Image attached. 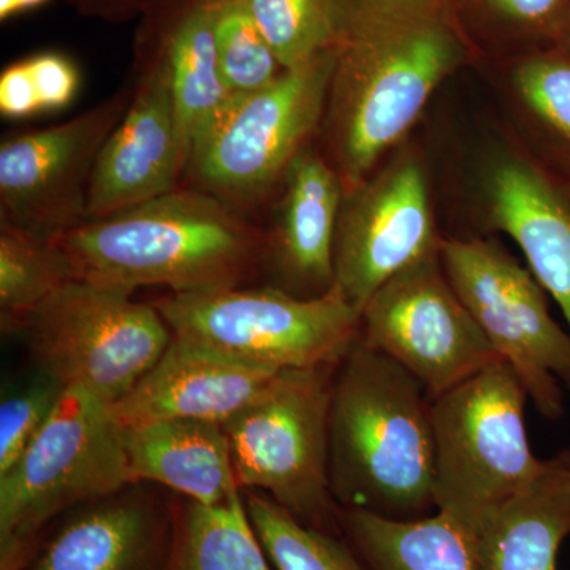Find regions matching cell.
I'll list each match as a JSON object with an SVG mask.
<instances>
[{
    "instance_id": "31",
    "label": "cell",
    "mask_w": 570,
    "mask_h": 570,
    "mask_svg": "<svg viewBox=\"0 0 570 570\" xmlns=\"http://www.w3.org/2000/svg\"><path fill=\"white\" fill-rule=\"evenodd\" d=\"M36 376L3 390L0 400V475L9 472L36 441L67 387L36 370Z\"/></svg>"
},
{
    "instance_id": "11",
    "label": "cell",
    "mask_w": 570,
    "mask_h": 570,
    "mask_svg": "<svg viewBox=\"0 0 570 570\" xmlns=\"http://www.w3.org/2000/svg\"><path fill=\"white\" fill-rule=\"evenodd\" d=\"M439 253L390 277L360 316V340L400 363L431 400L501 360L453 291Z\"/></svg>"
},
{
    "instance_id": "30",
    "label": "cell",
    "mask_w": 570,
    "mask_h": 570,
    "mask_svg": "<svg viewBox=\"0 0 570 570\" xmlns=\"http://www.w3.org/2000/svg\"><path fill=\"white\" fill-rule=\"evenodd\" d=\"M80 89V71L59 52H41L11 63L0 75V112L6 118H28L61 110Z\"/></svg>"
},
{
    "instance_id": "1",
    "label": "cell",
    "mask_w": 570,
    "mask_h": 570,
    "mask_svg": "<svg viewBox=\"0 0 570 570\" xmlns=\"http://www.w3.org/2000/svg\"><path fill=\"white\" fill-rule=\"evenodd\" d=\"M322 137L351 189L406 137L468 58L452 0H341Z\"/></svg>"
},
{
    "instance_id": "17",
    "label": "cell",
    "mask_w": 570,
    "mask_h": 570,
    "mask_svg": "<svg viewBox=\"0 0 570 570\" xmlns=\"http://www.w3.org/2000/svg\"><path fill=\"white\" fill-rule=\"evenodd\" d=\"M279 373L190 337L174 335L170 346L130 393L111 404L122 428L160 420H205L224 425L261 395Z\"/></svg>"
},
{
    "instance_id": "18",
    "label": "cell",
    "mask_w": 570,
    "mask_h": 570,
    "mask_svg": "<svg viewBox=\"0 0 570 570\" xmlns=\"http://www.w3.org/2000/svg\"><path fill=\"white\" fill-rule=\"evenodd\" d=\"M275 232L266 236L264 261L273 287L314 298L335 287L333 250L344 183L324 154L307 148L288 167Z\"/></svg>"
},
{
    "instance_id": "10",
    "label": "cell",
    "mask_w": 570,
    "mask_h": 570,
    "mask_svg": "<svg viewBox=\"0 0 570 570\" xmlns=\"http://www.w3.org/2000/svg\"><path fill=\"white\" fill-rule=\"evenodd\" d=\"M441 262L453 291L539 414L560 420L570 389V333L551 317L546 291L498 242L445 239Z\"/></svg>"
},
{
    "instance_id": "23",
    "label": "cell",
    "mask_w": 570,
    "mask_h": 570,
    "mask_svg": "<svg viewBox=\"0 0 570 570\" xmlns=\"http://www.w3.org/2000/svg\"><path fill=\"white\" fill-rule=\"evenodd\" d=\"M165 570H276L238 497L205 508L176 497L175 538Z\"/></svg>"
},
{
    "instance_id": "14",
    "label": "cell",
    "mask_w": 570,
    "mask_h": 570,
    "mask_svg": "<svg viewBox=\"0 0 570 570\" xmlns=\"http://www.w3.org/2000/svg\"><path fill=\"white\" fill-rule=\"evenodd\" d=\"M186 168L174 88L164 63L153 55L142 63L132 100L97 159L88 220L178 189Z\"/></svg>"
},
{
    "instance_id": "12",
    "label": "cell",
    "mask_w": 570,
    "mask_h": 570,
    "mask_svg": "<svg viewBox=\"0 0 570 570\" xmlns=\"http://www.w3.org/2000/svg\"><path fill=\"white\" fill-rule=\"evenodd\" d=\"M134 85L69 121L0 145V225L56 239L88 223L94 168L132 100Z\"/></svg>"
},
{
    "instance_id": "33",
    "label": "cell",
    "mask_w": 570,
    "mask_h": 570,
    "mask_svg": "<svg viewBox=\"0 0 570 570\" xmlns=\"http://www.w3.org/2000/svg\"><path fill=\"white\" fill-rule=\"evenodd\" d=\"M560 47L566 48V50L570 51V6L568 11V17H566L564 28H562L560 41H558Z\"/></svg>"
},
{
    "instance_id": "27",
    "label": "cell",
    "mask_w": 570,
    "mask_h": 570,
    "mask_svg": "<svg viewBox=\"0 0 570 570\" xmlns=\"http://www.w3.org/2000/svg\"><path fill=\"white\" fill-rule=\"evenodd\" d=\"M569 6L570 0H453L464 32L519 55L558 45Z\"/></svg>"
},
{
    "instance_id": "3",
    "label": "cell",
    "mask_w": 570,
    "mask_h": 570,
    "mask_svg": "<svg viewBox=\"0 0 570 570\" xmlns=\"http://www.w3.org/2000/svg\"><path fill=\"white\" fill-rule=\"evenodd\" d=\"M266 236L204 190L176 189L88 220L56 238L81 279L174 294L242 287L264 261Z\"/></svg>"
},
{
    "instance_id": "6",
    "label": "cell",
    "mask_w": 570,
    "mask_h": 570,
    "mask_svg": "<svg viewBox=\"0 0 570 570\" xmlns=\"http://www.w3.org/2000/svg\"><path fill=\"white\" fill-rule=\"evenodd\" d=\"M336 366L279 371L223 425L239 490L258 491L295 519L330 532L340 527L330 485V401Z\"/></svg>"
},
{
    "instance_id": "7",
    "label": "cell",
    "mask_w": 570,
    "mask_h": 570,
    "mask_svg": "<svg viewBox=\"0 0 570 570\" xmlns=\"http://www.w3.org/2000/svg\"><path fill=\"white\" fill-rule=\"evenodd\" d=\"M333 66L330 48L258 91L232 96L194 142L193 187L234 208L262 200L321 130Z\"/></svg>"
},
{
    "instance_id": "34",
    "label": "cell",
    "mask_w": 570,
    "mask_h": 570,
    "mask_svg": "<svg viewBox=\"0 0 570 570\" xmlns=\"http://www.w3.org/2000/svg\"><path fill=\"white\" fill-rule=\"evenodd\" d=\"M562 461H564L566 468H568L570 474V452L566 453V455H561Z\"/></svg>"
},
{
    "instance_id": "29",
    "label": "cell",
    "mask_w": 570,
    "mask_h": 570,
    "mask_svg": "<svg viewBox=\"0 0 570 570\" xmlns=\"http://www.w3.org/2000/svg\"><path fill=\"white\" fill-rule=\"evenodd\" d=\"M220 77L232 96L265 88L284 67L258 31L245 0H208Z\"/></svg>"
},
{
    "instance_id": "21",
    "label": "cell",
    "mask_w": 570,
    "mask_h": 570,
    "mask_svg": "<svg viewBox=\"0 0 570 570\" xmlns=\"http://www.w3.org/2000/svg\"><path fill=\"white\" fill-rule=\"evenodd\" d=\"M340 528L367 570H482L475 532L441 510L412 520L340 510Z\"/></svg>"
},
{
    "instance_id": "20",
    "label": "cell",
    "mask_w": 570,
    "mask_h": 570,
    "mask_svg": "<svg viewBox=\"0 0 570 570\" xmlns=\"http://www.w3.org/2000/svg\"><path fill=\"white\" fill-rule=\"evenodd\" d=\"M570 534V474L561 456L530 487L483 521L478 535L482 570H558Z\"/></svg>"
},
{
    "instance_id": "4",
    "label": "cell",
    "mask_w": 570,
    "mask_h": 570,
    "mask_svg": "<svg viewBox=\"0 0 570 570\" xmlns=\"http://www.w3.org/2000/svg\"><path fill=\"white\" fill-rule=\"evenodd\" d=\"M527 390L498 360L434 397V501L469 530L542 474L547 461L532 453L524 407Z\"/></svg>"
},
{
    "instance_id": "13",
    "label": "cell",
    "mask_w": 570,
    "mask_h": 570,
    "mask_svg": "<svg viewBox=\"0 0 570 570\" xmlns=\"http://www.w3.org/2000/svg\"><path fill=\"white\" fill-rule=\"evenodd\" d=\"M431 208L430 181L412 151L344 193L337 217L335 288L362 314L390 277L441 250Z\"/></svg>"
},
{
    "instance_id": "2",
    "label": "cell",
    "mask_w": 570,
    "mask_h": 570,
    "mask_svg": "<svg viewBox=\"0 0 570 570\" xmlns=\"http://www.w3.org/2000/svg\"><path fill=\"white\" fill-rule=\"evenodd\" d=\"M431 403L400 363L355 341L337 363L330 401V485L337 509L396 520L436 512Z\"/></svg>"
},
{
    "instance_id": "32",
    "label": "cell",
    "mask_w": 570,
    "mask_h": 570,
    "mask_svg": "<svg viewBox=\"0 0 570 570\" xmlns=\"http://www.w3.org/2000/svg\"><path fill=\"white\" fill-rule=\"evenodd\" d=\"M45 2L48 0H0V18L7 20L21 11L36 9Z\"/></svg>"
},
{
    "instance_id": "19",
    "label": "cell",
    "mask_w": 570,
    "mask_h": 570,
    "mask_svg": "<svg viewBox=\"0 0 570 570\" xmlns=\"http://www.w3.org/2000/svg\"><path fill=\"white\" fill-rule=\"evenodd\" d=\"M134 483H149L205 508L242 497L223 425L174 419L119 426Z\"/></svg>"
},
{
    "instance_id": "8",
    "label": "cell",
    "mask_w": 570,
    "mask_h": 570,
    "mask_svg": "<svg viewBox=\"0 0 570 570\" xmlns=\"http://www.w3.org/2000/svg\"><path fill=\"white\" fill-rule=\"evenodd\" d=\"M132 294L89 279L56 292L18 330L36 370L108 406L121 401L174 340L157 307Z\"/></svg>"
},
{
    "instance_id": "25",
    "label": "cell",
    "mask_w": 570,
    "mask_h": 570,
    "mask_svg": "<svg viewBox=\"0 0 570 570\" xmlns=\"http://www.w3.org/2000/svg\"><path fill=\"white\" fill-rule=\"evenodd\" d=\"M81 279L56 239L39 238L0 225V325L20 330L26 317L67 284Z\"/></svg>"
},
{
    "instance_id": "16",
    "label": "cell",
    "mask_w": 570,
    "mask_h": 570,
    "mask_svg": "<svg viewBox=\"0 0 570 570\" xmlns=\"http://www.w3.org/2000/svg\"><path fill=\"white\" fill-rule=\"evenodd\" d=\"M148 485L134 483L67 512L24 570H165L176 497H160Z\"/></svg>"
},
{
    "instance_id": "22",
    "label": "cell",
    "mask_w": 570,
    "mask_h": 570,
    "mask_svg": "<svg viewBox=\"0 0 570 570\" xmlns=\"http://www.w3.org/2000/svg\"><path fill=\"white\" fill-rule=\"evenodd\" d=\"M154 55L174 88L187 164L195 140L219 115L232 94L220 77L208 0H193L174 18Z\"/></svg>"
},
{
    "instance_id": "28",
    "label": "cell",
    "mask_w": 570,
    "mask_h": 570,
    "mask_svg": "<svg viewBox=\"0 0 570 570\" xmlns=\"http://www.w3.org/2000/svg\"><path fill=\"white\" fill-rule=\"evenodd\" d=\"M245 3L284 70L303 66L335 45L341 0H245Z\"/></svg>"
},
{
    "instance_id": "9",
    "label": "cell",
    "mask_w": 570,
    "mask_h": 570,
    "mask_svg": "<svg viewBox=\"0 0 570 570\" xmlns=\"http://www.w3.org/2000/svg\"><path fill=\"white\" fill-rule=\"evenodd\" d=\"M174 335L273 367L336 366L360 337V311L335 287L302 298L266 287L171 294L153 303Z\"/></svg>"
},
{
    "instance_id": "5",
    "label": "cell",
    "mask_w": 570,
    "mask_h": 570,
    "mask_svg": "<svg viewBox=\"0 0 570 570\" xmlns=\"http://www.w3.org/2000/svg\"><path fill=\"white\" fill-rule=\"evenodd\" d=\"M129 485L110 407L67 387L36 441L0 475V570H24L51 521Z\"/></svg>"
},
{
    "instance_id": "24",
    "label": "cell",
    "mask_w": 570,
    "mask_h": 570,
    "mask_svg": "<svg viewBox=\"0 0 570 570\" xmlns=\"http://www.w3.org/2000/svg\"><path fill=\"white\" fill-rule=\"evenodd\" d=\"M510 81L534 137L532 154L570 179V51L551 45L521 52Z\"/></svg>"
},
{
    "instance_id": "15",
    "label": "cell",
    "mask_w": 570,
    "mask_h": 570,
    "mask_svg": "<svg viewBox=\"0 0 570 570\" xmlns=\"http://www.w3.org/2000/svg\"><path fill=\"white\" fill-rule=\"evenodd\" d=\"M480 200L494 230L510 236L558 303L570 332V179L534 154L498 148L480 174Z\"/></svg>"
},
{
    "instance_id": "26",
    "label": "cell",
    "mask_w": 570,
    "mask_h": 570,
    "mask_svg": "<svg viewBox=\"0 0 570 570\" xmlns=\"http://www.w3.org/2000/svg\"><path fill=\"white\" fill-rule=\"evenodd\" d=\"M247 517L276 570H367L333 532L295 519L272 498L243 491Z\"/></svg>"
}]
</instances>
